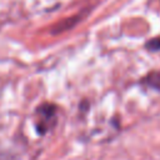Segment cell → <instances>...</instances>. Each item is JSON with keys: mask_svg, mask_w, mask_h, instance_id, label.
Wrapping results in <instances>:
<instances>
[{"mask_svg": "<svg viewBox=\"0 0 160 160\" xmlns=\"http://www.w3.org/2000/svg\"><path fill=\"white\" fill-rule=\"evenodd\" d=\"M142 84L160 90V71H152L142 79Z\"/></svg>", "mask_w": 160, "mask_h": 160, "instance_id": "7a4b0ae2", "label": "cell"}, {"mask_svg": "<svg viewBox=\"0 0 160 160\" xmlns=\"http://www.w3.org/2000/svg\"><path fill=\"white\" fill-rule=\"evenodd\" d=\"M146 49H149L150 51H159L160 50V38H155V39H151L149 40L146 44H145Z\"/></svg>", "mask_w": 160, "mask_h": 160, "instance_id": "3957f363", "label": "cell"}, {"mask_svg": "<svg viewBox=\"0 0 160 160\" xmlns=\"http://www.w3.org/2000/svg\"><path fill=\"white\" fill-rule=\"evenodd\" d=\"M56 121V106L42 104L36 109V130L39 134L48 132Z\"/></svg>", "mask_w": 160, "mask_h": 160, "instance_id": "6da1fadb", "label": "cell"}]
</instances>
